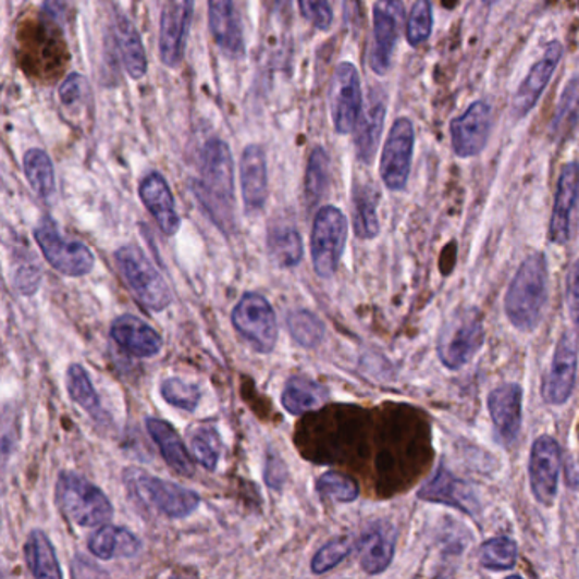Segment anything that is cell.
<instances>
[{"label": "cell", "mask_w": 579, "mask_h": 579, "mask_svg": "<svg viewBox=\"0 0 579 579\" xmlns=\"http://www.w3.org/2000/svg\"><path fill=\"white\" fill-rule=\"evenodd\" d=\"M266 479L269 486L275 488V490H279L282 483H284V479H286V466H284V463L278 456H271L267 460Z\"/></svg>", "instance_id": "49"}, {"label": "cell", "mask_w": 579, "mask_h": 579, "mask_svg": "<svg viewBox=\"0 0 579 579\" xmlns=\"http://www.w3.org/2000/svg\"><path fill=\"white\" fill-rule=\"evenodd\" d=\"M549 267L544 254L537 251L518 267L505 296L506 317L518 332H533L541 323L547 303Z\"/></svg>", "instance_id": "2"}, {"label": "cell", "mask_w": 579, "mask_h": 579, "mask_svg": "<svg viewBox=\"0 0 579 579\" xmlns=\"http://www.w3.org/2000/svg\"><path fill=\"white\" fill-rule=\"evenodd\" d=\"M579 201V163L564 165L557 182L553 218L549 224V238L556 245L568 244L571 236L572 214Z\"/></svg>", "instance_id": "18"}, {"label": "cell", "mask_w": 579, "mask_h": 579, "mask_svg": "<svg viewBox=\"0 0 579 579\" xmlns=\"http://www.w3.org/2000/svg\"><path fill=\"white\" fill-rule=\"evenodd\" d=\"M333 126L341 135H348L357 128L362 114V89L356 66L344 62L336 66L330 89Z\"/></svg>", "instance_id": "10"}, {"label": "cell", "mask_w": 579, "mask_h": 579, "mask_svg": "<svg viewBox=\"0 0 579 579\" xmlns=\"http://www.w3.org/2000/svg\"><path fill=\"white\" fill-rule=\"evenodd\" d=\"M517 556V542L512 537H494L481 547L479 563L490 571H508L515 568Z\"/></svg>", "instance_id": "38"}, {"label": "cell", "mask_w": 579, "mask_h": 579, "mask_svg": "<svg viewBox=\"0 0 579 579\" xmlns=\"http://www.w3.org/2000/svg\"><path fill=\"white\" fill-rule=\"evenodd\" d=\"M418 496L426 502L454 506L464 514L475 515L478 512V498L472 488L454 478L444 466L436 469L435 476L418 491Z\"/></svg>", "instance_id": "23"}, {"label": "cell", "mask_w": 579, "mask_h": 579, "mask_svg": "<svg viewBox=\"0 0 579 579\" xmlns=\"http://www.w3.org/2000/svg\"><path fill=\"white\" fill-rule=\"evenodd\" d=\"M267 248L275 266L296 267L303 260L301 235L293 226H275L271 230Z\"/></svg>", "instance_id": "34"}, {"label": "cell", "mask_w": 579, "mask_h": 579, "mask_svg": "<svg viewBox=\"0 0 579 579\" xmlns=\"http://www.w3.org/2000/svg\"><path fill=\"white\" fill-rule=\"evenodd\" d=\"M521 398H523V391L517 383H506L494 387L488 396V409H490L494 429L498 430V435L506 444H512L520 432Z\"/></svg>", "instance_id": "21"}, {"label": "cell", "mask_w": 579, "mask_h": 579, "mask_svg": "<svg viewBox=\"0 0 579 579\" xmlns=\"http://www.w3.org/2000/svg\"><path fill=\"white\" fill-rule=\"evenodd\" d=\"M274 2L281 11H286V9H290L291 4H293V0H274Z\"/></svg>", "instance_id": "50"}, {"label": "cell", "mask_w": 579, "mask_h": 579, "mask_svg": "<svg viewBox=\"0 0 579 579\" xmlns=\"http://www.w3.org/2000/svg\"><path fill=\"white\" fill-rule=\"evenodd\" d=\"M483 315L476 306L460 308L451 315L436 341L439 359L451 371L468 366L483 347Z\"/></svg>", "instance_id": "4"}, {"label": "cell", "mask_w": 579, "mask_h": 579, "mask_svg": "<svg viewBox=\"0 0 579 579\" xmlns=\"http://www.w3.org/2000/svg\"><path fill=\"white\" fill-rule=\"evenodd\" d=\"M162 396L175 408L194 411L201 402L202 393L196 384L186 383L178 378H169L162 383Z\"/></svg>", "instance_id": "43"}, {"label": "cell", "mask_w": 579, "mask_h": 579, "mask_svg": "<svg viewBox=\"0 0 579 579\" xmlns=\"http://www.w3.org/2000/svg\"><path fill=\"white\" fill-rule=\"evenodd\" d=\"M87 93V81L81 74H70L60 86V101L66 108H74L82 102Z\"/></svg>", "instance_id": "47"}, {"label": "cell", "mask_w": 579, "mask_h": 579, "mask_svg": "<svg viewBox=\"0 0 579 579\" xmlns=\"http://www.w3.org/2000/svg\"><path fill=\"white\" fill-rule=\"evenodd\" d=\"M579 126V77L572 78L560 97L553 121V136L566 139Z\"/></svg>", "instance_id": "37"}, {"label": "cell", "mask_w": 579, "mask_h": 579, "mask_svg": "<svg viewBox=\"0 0 579 579\" xmlns=\"http://www.w3.org/2000/svg\"><path fill=\"white\" fill-rule=\"evenodd\" d=\"M559 472V444L551 435L539 436L530 451L529 476L533 498L541 505L551 506L556 500Z\"/></svg>", "instance_id": "13"}, {"label": "cell", "mask_w": 579, "mask_h": 579, "mask_svg": "<svg viewBox=\"0 0 579 579\" xmlns=\"http://www.w3.org/2000/svg\"><path fill=\"white\" fill-rule=\"evenodd\" d=\"M187 442L194 460L208 471H214L223 451L220 432L209 423H197L187 432Z\"/></svg>", "instance_id": "32"}, {"label": "cell", "mask_w": 579, "mask_h": 579, "mask_svg": "<svg viewBox=\"0 0 579 579\" xmlns=\"http://www.w3.org/2000/svg\"><path fill=\"white\" fill-rule=\"evenodd\" d=\"M24 557H26L27 568L35 578H62L63 572L60 569L57 554H54V547L51 545L47 533L41 532V530H33L27 535L26 544H24Z\"/></svg>", "instance_id": "31"}, {"label": "cell", "mask_w": 579, "mask_h": 579, "mask_svg": "<svg viewBox=\"0 0 579 579\" xmlns=\"http://www.w3.org/2000/svg\"><path fill=\"white\" fill-rule=\"evenodd\" d=\"M287 330L294 342H298L305 348L318 347L324 338L323 321L308 309L293 311L287 317Z\"/></svg>", "instance_id": "39"}, {"label": "cell", "mask_w": 579, "mask_h": 579, "mask_svg": "<svg viewBox=\"0 0 579 579\" xmlns=\"http://www.w3.org/2000/svg\"><path fill=\"white\" fill-rule=\"evenodd\" d=\"M35 239L44 251L45 259L66 278H84L94 269V256L86 244L66 239L57 224L45 218L35 230Z\"/></svg>", "instance_id": "9"}, {"label": "cell", "mask_w": 579, "mask_h": 579, "mask_svg": "<svg viewBox=\"0 0 579 579\" xmlns=\"http://www.w3.org/2000/svg\"><path fill=\"white\" fill-rule=\"evenodd\" d=\"M147 430L153 439L155 444L159 447L163 460L169 464L172 471L177 472L182 478H190L196 472L193 454L187 451L186 444L182 442L178 433L175 432L171 423L160 418H147Z\"/></svg>", "instance_id": "25"}, {"label": "cell", "mask_w": 579, "mask_h": 579, "mask_svg": "<svg viewBox=\"0 0 579 579\" xmlns=\"http://www.w3.org/2000/svg\"><path fill=\"white\" fill-rule=\"evenodd\" d=\"M139 197L165 235L172 236L178 232L181 218L175 209L174 194L162 174H148L139 184Z\"/></svg>", "instance_id": "22"}, {"label": "cell", "mask_w": 579, "mask_h": 579, "mask_svg": "<svg viewBox=\"0 0 579 579\" xmlns=\"http://www.w3.org/2000/svg\"><path fill=\"white\" fill-rule=\"evenodd\" d=\"M112 341L139 359H150L162 352L163 341L157 330L144 320L123 315L111 324Z\"/></svg>", "instance_id": "20"}, {"label": "cell", "mask_w": 579, "mask_h": 579, "mask_svg": "<svg viewBox=\"0 0 579 579\" xmlns=\"http://www.w3.org/2000/svg\"><path fill=\"white\" fill-rule=\"evenodd\" d=\"M484 4L491 5L494 4V2H498V0H483Z\"/></svg>", "instance_id": "51"}, {"label": "cell", "mask_w": 579, "mask_h": 579, "mask_svg": "<svg viewBox=\"0 0 579 579\" xmlns=\"http://www.w3.org/2000/svg\"><path fill=\"white\" fill-rule=\"evenodd\" d=\"M433 12L430 0H417L409 12L406 24V39L411 47H418L432 35Z\"/></svg>", "instance_id": "44"}, {"label": "cell", "mask_w": 579, "mask_h": 579, "mask_svg": "<svg viewBox=\"0 0 579 579\" xmlns=\"http://www.w3.org/2000/svg\"><path fill=\"white\" fill-rule=\"evenodd\" d=\"M394 535L384 529L372 530L357 542L360 549V568L367 575H381L390 568L394 557Z\"/></svg>", "instance_id": "29"}, {"label": "cell", "mask_w": 579, "mask_h": 579, "mask_svg": "<svg viewBox=\"0 0 579 579\" xmlns=\"http://www.w3.org/2000/svg\"><path fill=\"white\" fill-rule=\"evenodd\" d=\"M403 17V4L399 0H378L372 12L374 20V41H372L369 65L378 75L386 74L391 66L399 23Z\"/></svg>", "instance_id": "15"}, {"label": "cell", "mask_w": 579, "mask_h": 579, "mask_svg": "<svg viewBox=\"0 0 579 579\" xmlns=\"http://www.w3.org/2000/svg\"><path fill=\"white\" fill-rule=\"evenodd\" d=\"M89 551L102 560L121 559V557L130 559L138 556L141 541L128 529L106 523L90 535Z\"/></svg>", "instance_id": "26"}, {"label": "cell", "mask_w": 579, "mask_h": 579, "mask_svg": "<svg viewBox=\"0 0 579 579\" xmlns=\"http://www.w3.org/2000/svg\"><path fill=\"white\" fill-rule=\"evenodd\" d=\"M201 177L194 194L221 229L233 224V157L223 139H209L201 153Z\"/></svg>", "instance_id": "1"}, {"label": "cell", "mask_w": 579, "mask_h": 579, "mask_svg": "<svg viewBox=\"0 0 579 579\" xmlns=\"http://www.w3.org/2000/svg\"><path fill=\"white\" fill-rule=\"evenodd\" d=\"M384 118H386V106L383 99L372 96L369 108L364 111L356 128L357 157L364 163H371L374 160L381 135H383Z\"/></svg>", "instance_id": "27"}, {"label": "cell", "mask_w": 579, "mask_h": 579, "mask_svg": "<svg viewBox=\"0 0 579 579\" xmlns=\"http://www.w3.org/2000/svg\"><path fill=\"white\" fill-rule=\"evenodd\" d=\"M208 12L214 44L230 57H242L245 53L244 35L233 0H209Z\"/></svg>", "instance_id": "24"}, {"label": "cell", "mask_w": 579, "mask_h": 579, "mask_svg": "<svg viewBox=\"0 0 579 579\" xmlns=\"http://www.w3.org/2000/svg\"><path fill=\"white\" fill-rule=\"evenodd\" d=\"M330 160L323 147H315L306 167L305 194L309 205H317L329 186Z\"/></svg>", "instance_id": "40"}, {"label": "cell", "mask_w": 579, "mask_h": 579, "mask_svg": "<svg viewBox=\"0 0 579 579\" xmlns=\"http://www.w3.org/2000/svg\"><path fill=\"white\" fill-rule=\"evenodd\" d=\"M66 390H69L70 398L74 399L82 409H86L94 420H101L102 415H104L101 398H99L96 387L93 386L89 374L81 364H72L69 367Z\"/></svg>", "instance_id": "33"}, {"label": "cell", "mask_w": 579, "mask_h": 579, "mask_svg": "<svg viewBox=\"0 0 579 579\" xmlns=\"http://www.w3.org/2000/svg\"><path fill=\"white\" fill-rule=\"evenodd\" d=\"M242 196L248 214L262 211L269 196V175H267L266 153L259 145H248L239 162Z\"/></svg>", "instance_id": "19"}, {"label": "cell", "mask_w": 579, "mask_h": 579, "mask_svg": "<svg viewBox=\"0 0 579 579\" xmlns=\"http://www.w3.org/2000/svg\"><path fill=\"white\" fill-rule=\"evenodd\" d=\"M116 38L121 59L130 77L136 81L144 78L148 70L147 53L138 29L128 17H118Z\"/></svg>", "instance_id": "30"}, {"label": "cell", "mask_w": 579, "mask_h": 579, "mask_svg": "<svg viewBox=\"0 0 579 579\" xmlns=\"http://www.w3.org/2000/svg\"><path fill=\"white\" fill-rule=\"evenodd\" d=\"M126 483L135 491L139 502L160 512L169 518H186L196 510L201 498L187 488L145 475L141 469H132L126 476Z\"/></svg>", "instance_id": "7"}, {"label": "cell", "mask_w": 579, "mask_h": 579, "mask_svg": "<svg viewBox=\"0 0 579 579\" xmlns=\"http://www.w3.org/2000/svg\"><path fill=\"white\" fill-rule=\"evenodd\" d=\"M415 130L408 118H399L391 126L383 155L381 178L390 190L405 189L414 159Z\"/></svg>", "instance_id": "11"}, {"label": "cell", "mask_w": 579, "mask_h": 579, "mask_svg": "<svg viewBox=\"0 0 579 579\" xmlns=\"http://www.w3.org/2000/svg\"><path fill=\"white\" fill-rule=\"evenodd\" d=\"M114 257L121 275L139 305L157 313L172 305L171 287L157 271V267L147 259L141 248L136 245H124Z\"/></svg>", "instance_id": "5"}, {"label": "cell", "mask_w": 579, "mask_h": 579, "mask_svg": "<svg viewBox=\"0 0 579 579\" xmlns=\"http://www.w3.org/2000/svg\"><path fill=\"white\" fill-rule=\"evenodd\" d=\"M303 16L317 29L327 32L333 23V11L330 0H299Z\"/></svg>", "instance_id": "45"}, {"label": "cell", "mask_w": 579, "mask_h": 579, "mask_svg": "<svg viewBox=\"0 0 579 579\" xmlns=\"http://www.w3.org/2000/svg\"><path fill=\"white\" fill-rule=\"evenodd\" d=\"M317 491L323 498L333 502L352 503L359 498V486L354 479L342 472H324L318 478Z\"/></svg>", "instance_id": "41"}, {"label": "cell", "mask_w": 579, "mask_h": 579, "mask_svg": "<svg viewBox=\"0 0 579 579\" xmlns=\"http://www.w3.org/2000/svg\"><path fill=\"white\" fill-rule=\"evenodd\" d=\"M232 323L254 350L271 354L278 344L279 327L274 308L262 294L247 293L233 308Z\"/></svg>", "instance_id": "8"}, {"label": "cell", "mask_w": 579, "mask_h": 579, "mask_svg": "<svg viewBox=\"0 0 579 579\" xmlns=\"http://www.w3.org/2000/svg\"><path fill=\"white\" fill-rule=\"evenodd\" d=\"M281 402L291 415H305L327 402V390L313 379L293 375L282 391Z\"/></svg>", "instance_id": "28"}, {"label": "cell", "mask_w": 579, "mask_h": 579, "mask_svg": "<svg viewBox=\"0 0 579 579\" xmlns=\"http://www.w3.org/2000/svg\"><path fill=\"white\" fill-rule=\"evenodd\" d=\"M578 371V345L575 335L566 332L560 335L554 350L553 362L542 383V398L549 405H564L571 398Z\"/></svg>", "instance_id": "14"}, {"label": "cell", "mask_w": 579, "mask_h": 579, "mask_svg": "<svg viewBox=\"0 0 579 579\" xmlns=\"http://www.w3.org/2000/svg\"><path fill=\"white\" fill-rule=\"evenodd\" d=\"M493 112L486 102L478 101L469 106L464 114L452 121V148L460 159L476 157L486 147L491 133Z\"/></svg>", "instance_id": "16"}, {"label": "cell", "mask_w": 579, "mask_h": 579, "mask_svg": "<svg viewBox=\"0 0 579 579\" xmlns=\"http://www.w3.org/2000/svg\"><path fill=\"white\" fill-rule=\"evenodd\" d=\"M560 57H563V45L559 41H553V44L547 45L539 62L533 63L529 74L518 87L514 102H512L515 118L520 120L532 111L533 106L541 99L542 93L553 78L554 72L559 65Z\"/></svg>", "instance_id": "17"}, {"label": "cell", "mask_w": 579, "mask_h": 579, "mask_svg": "<svg viewBox=\"0 0 579 579\" xmlns=\"http://www.w3.org/2000/svg\"><path fill=\"white\" fill-rule=\"evenodd\" d=\"M566 301H568L569 313H571L576 332L579 335V260L572 263L571 271H569Z\"/></svg>", "instance_id": "48"}, {"label": "cell", "mask_w": 579, "mask_h": 579, "mask_svg": "<svg viewBox=\"0 0 579 579\" xmlns=\"http://www.w3.org/2000/svg\"><path fill=\"white\" fill-rule=\"evenodd\" d=\"M348 221L341 209L324 206L315 217L311 232V260L315 272L329 279L335 274L347 245Z\"/></svg>", "instance_id": "6"}, {"label": "cell", "mask_w": 579, "mask_h": 579, "mask_svg": "<svg viewBox=\"0 0 579 579\" xmlns=\"http://www.w3.org/2000/svg\"><path fill=\"white\" fill-rule=\"evenodd\" d=\"M54 500L60 510L75 526L99 529L114 515L111 502L96 484L75 472H62L54 486Z\"/></svg>", "instance_id": "3"}, {"label": "cell", "mask_w": 579, "mask_h": 579, "mask_svg": "<svg viewBox=\"0 0 579 579\" xmlns=\"http://www.w3.org/2000/svg\"><path fill=\"white\" fill-rule=\"evenodd\" d=\"M39 282H41V271L35 262L21 263L12 278V286L21 293V296H33L38 291Z\"/></svg>", "instance_id": "46"}, {"label": "cell", "mask_w": 579, "mask_h": 579, "mask_svg": "<svg viewBox=\"0 0 579 579\" xmlns=\"http://www.w3.org/2000/svg\"><path fill=\"white\" fill-rule=\"evenodd\" d=\"M24 174L32 189L41 199H50L54 194L53 163L47 151L32 148L24 155Z\"/></svg>", "instance_id": "36"}, {"label": "cell", "mask_w": 579, "mask_h": 579, "mask_svg": "<svg viewBox=\"0 0 579 579\" xmlns=\"http://www.w3.org/2000/svg\"><path fill=\"white\" fill-rule=\"evenodd\" d=\"M356 545V541L352 537H342V539L329 542L315 554L313 560H311V571L315 575H324V572L332 571L333 568H336L338 564L344 563L350 556Z\"/></svg>", "instance_id": "42"}, {"label": "cell", "mask_w": 579, "mask_h": 579, "mask_svg": "<svg viewBox=\"0 0 579 579\" xmlns=\"http://www.w3.org/2000/svg\"><path fill=\"white\" fill-rule=\"evenodd\" d=\"M378 193L374 187L357 186L354 190V229L362 239H372L379 235Z\"/></svg>", "instance_id": "35"}, {"label": "cell", "mask_w": 579, "mask_h": 579, "mask_svg": "<svg viewBox=\"0 0 579 579\" xmlns=\"http://www.w3.org/2000/svg\"><path fill=\"white\" fill-rule=\"evenodd\" d=\"M194 14V0H167L160 17V60L169 69H177L184 59L187 35Z\"/></svg>", "instance_id": "12"}]
</instances>
